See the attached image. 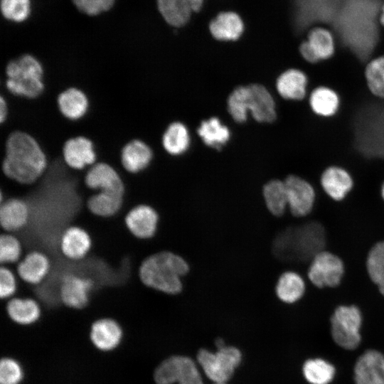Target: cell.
I'll use <instances>...</instances> for the list:
<instances>
[{
  "mask_svg": "<svg viewBox=\"0 0 384 384\" xmlns=\"http://www.w3.org/2000/svg\"><path fill=\"white\" fill-rule=\"evenodd\" d=\"M48 164L46 153L32 135L20 130L8 134L1 165L8 179L21 185H32L42 177Z\"/></svg>",
  "mask_w": 384,
  "mask_h": 384,
  "instance_id": "obj_1",
  "label": "cell"
},
{
  "mask_svg": "<svg viewBox=\"0 0 384 384\" xmlns=\"http://www.w3.org/2000/svg\"><path fill=\"white\" fill-rule=\"evenodd\" d=\"M189 271L188 262L170 251H160L144 258L139 268L140 282L155 291L176 294L181 292V277Z\"/></svg>",
  "mask_w": 384,
  "mask_h": 384,
  "instance_id": "obj_2",
  "label": "cell"
},
{
  "mask_svg": "<svg viewBox=\"0 0 384 384\" xmlns=\"http://www.w3.org/2000/svg\"><path fill=\"white\" fill-rule=\"evenodd\" d=\"M326 237L324 226L317 221L289 228L276 240V252L282 258L307 261L324 250Z\"/></svg>",
  "mask_w": 384,
  "mask_h": 384,
  "instance_id": "obj_3",
  "label": "cell"
},
{
  "mask_svg": "<svg viewBox=\"0 0 384 384\" xmlns=\"http://www.w3.org/2000/svg\"><path fill=\"white\" fill-rule=\"evenodd\" d=\"M5 74L6 88L14 97L36 99L45 90L43 66L32 54L11 58L6 65Z\"/></svg>",
  "mask_w": 384,
  "mask_h": 384,
  "instance_id": "obj_4",
  "label": "cell"
},
{
  "mask_svg": "<svg viewBox=\"0 0 384 384\" xmlns=\"http://www.w3.org/2000/svg\"><path fill=\"white\" fill-rule=\"evenodd\" d=\"M228 109L237 122H245L248 111L260 122H272L276 119L274 101L268 90L259 84L235 89L228 97Z\"/></svg>",
  "mask_w": 384,
  "mask_h": 384,
  "instance_id": "obj_5",
  "label": "cell"
},
{
  "mask_svg": "<svg viewBox=\"0 0 384 384\" xmlns=\"http://www.w3.org/2000/svg\"><path fill=\"white\" fill-rule=\"evenodd\" d=\"M65 270L59 272L58 293L60 300L66 307L80 310L85 308L90 303V295L96 286L95 281L90 277L69 267L67 260L64 261Z\"/></svg>",
  "mask_w": 384,
  "mask_h": 384,
  "instance_id": "obj_6",
  "label": "cell"
},
{
  "mask_svg": "<svg viewBox=\"0 0 384 384\" xmlns=\"http://www.w3.org/2000/svg\"><path fill=\"white\" fill-rule=\"evenodd\" d=\"M331 332L334 341L341 347L353 350L360 343L362 314L355 305H341L331 316Z\"/></svg>",
  "mask_w": 384,
  "mask_h": 384,
  "instance_id": "obj_7",
  "label": "cell"
},
{
  "mask_svg": "<svg viewBox=\"0 0 384 384\" xmlns=\"http://www.w3.org/2000/svg\"><path fill=\"white\" fill-rule=\"evenodd\" d=\"M241 358L240 351L232 346H225L215 353L201 349L197 355V360L206 376L214 383L228 381Z\"/></svg>",
  "mask_w": 384,
  "mask_h": 384,
  "instance_id": "obj_8",
  "label": "cell"
},
{
  "mask_svg": "<svg viewBox=\"0 0 384 384\" xmlns=\"http://www.w3.org/2000/svg\"><path fill=\"white\" fill-rule=\"evenodd\" d=\"M157 384H203L195 363L190 358L174 356L163 361L155 370Z\"/></svg>",
  "mask_w": 384,
  "mask_h": 384,
  "instance_id": "obj_9",
  "label": "cell"
},
{
  "mask_svg": "<svg viewBox=\"0 0 384 384\" xmlns=\"http://www.w3.org/2000/svg\"><path fill=\"white\" fill-rule=\"evenodd\" d=\"M344 271V264L338 256L323 250L311 260L307 275L318 288L336 287L341 284Z\"/></svg>",
  "mask_w": 384,
  "mask_h": 384,
  "instance_id": "obj_10",
  "label": "cell"
},
{
  "mask_svg": "<svg viewBox=\"0 0 384 384\" xmlns=\"http://www.w3.org/2000/svg\"><path fill=\"white\" fill-rule=\"evenodd\" d=\"M124 221L128 231L142 240L152 238L158 228L159 215L155 208L147 203H139L126 213Z\"/></svg>",
  "mask_w": 384,
  "mask_h": 384,
  "instance_id": "obj_11",
  "label": "cell"
},
{
  "mask_svg": "<svg viewBox=\"0 0 384 384\" xmlns=\"http://www.w3.org/2000/svg\"><path fill=\"white\" fill-rule=\"evenodd\" d=\"M84 183L87 188L96 192L105 191L124 196L125 185L119 171L105 162H96L86 171Z\"/></svg>",
  "mask_w": 384,
  "mask_h": 384,
  "instance_id": "obj_12",
  "label": "cell"
},
{
  "mask_svg": "<svg viewBox=\"0 0 384 384\" xmlns=\"http://www.w3.org/2000/svg\"><path fill=\"white\" fill-rule=\"evenodd\" d=\"M287 195L288 206L295 217H304L311 213L315 201V191L306 180L289 175L284 181Z\"/></svg>",
  "mask_w": 384,
  "mask_h": 384,
  "instance_id": "obj_13",
  "label": "cell"
},
{
  "mask_svg": "<svg viewBox=\"0 0 384 384\" xmlns=\"http://www.w3.org/2000/svg\"><path fill=\"white\" fill-rule=\"evenodd\" d=\"M92 247V239L84 228L70 225L62 233L59 240V249L63 257L68 260L78 262L84 260Z\"/></svg>",
  "mask_w": 384,
  "mask_h": 384,
  "instance_id": "obj_14",
  "label": "cell"
},
{
  "mask_svg": "<svg viewBox=\"0 0 384 384\" xmlns=\"http://www.w3.org/2000/svg\"><path fill=\"white\" fill-rule=\"evenodd\" d=\"M52 262L49 256L40 250H31L24 254L16 265V274L23 282L37 286L49 275Z\"/></svg>",
  "mask_w": 384,
  "mask_h": 384,
  "instance_id": "obj_15",
  "label": "cell"
},
{
  "mask_svg": "<svg viewBox=\"0 0 384 384\" xmlns=\"http://www.w3.org/2000/svg\"><path fill=\"white\" fill-rule=\"evenodd\" d=\"M62 154L64 163L78 171L92 166L97 159L93 142L84 136L75 137L64 142Z\"/></svg>",
  "mask_w": 384,
  "mask_h": 384,
  "instance_id": "obj_16",
  "label": "cell"
},
{
  "mask_svg": "<svg viewBox=\"0 0 384 384\" xmlns=\"http://www.w3.org/2000/svg\"><path fill=\"white\" fill-rule=\"evenodd\" d=\"M0 206V224L5 233H18L29 223L31 209L27 201L18 197H9Z\"/></svg>",
  "mask_w": 384,
  "mask_h": 384,
  "instance_id": "obj_17",
  "label": "cell"
},
{
  "mask_svg": "<svg viewBox=\"0 0 384 384\" xmlns=\"http://www.w3.org/2000/svg\"><path fill=\"white\" fill-rule=\"evenodd\" d=\"M356 384H384V356L378 351L368 350L354 366Z\"/></svg>",
  "mask_w": 384,
  "mask_h": 384,
  "instance_id": "obj_18",
  "label": "cell"
},
{
  "mask_svg": "<svg viewBox=\"0 0 384 384\" xmlns=\"http://www.w3.org/2000/svg\"><path fill=\"white\" fill-rule=\"evenodd\" d=\"M153 158L151 148L142 140L134 139L120 151V163L129 174H137L148 167Z\"/></svg>",
  "mask_w": 384,
  "mask_h": 384,
  "instance_id": "obj_19",
  "label": "cell"
},
{
  "mask_svg": "<svg viewBox=\"0 0 384 384\" xmlns=\"http://www.w3.org/2000/svg\"><path fill=\"white\" fill-rule=\"evenodd\" d=\"M203 0H156L158 10L171 26L179 27L189 19L192 12L201 8Z\"/></svg>",
  "mask_w": 384,
  "mask_h": 384,
  "instance_id": "obj_20",
  "label": "cell"
},
{
  "mask_svg": "<svg viewBox=\"0 0 384 384\" xmlns=\"http://www.w3.org/2000/svg\"><path fill=\"white\" fill-rule=\"evenodd\" d=\"M122 337L119 324L112 318H101L94 321L90 329L92 343L100 350L110 351L115 348Z\"/></svg>",
  "mask_w": 384,
  "mask_h": 384,
  "instance_id": "obj_21",
  "label": "cell"
},
{
  "mask_svg": "<svg viewBox=\"0 0 384 384\" xmlns=\"http://www.w3.org/2000/svg\"><path fill=\"white\" fill-rule=\"evenodd\" d=\"M57 105L60 113L65 119L76 121L87 114L89 109V100L82 90L73 87L58 95Z\"/></svg>",
  "mask_w": 384,
  "mask_h": 384,
  "instance_id": "obj_22",
  "label": "cell"
},
{
  "mask_svg": "<svg viewBox=\"0 0 384 384\" xmlns=\"http://www.w3.org/2000/svg\"><path fill=\"white\" fill-rule=\"evenodd\" d=\"M321 184L329 197L336 201H341L351 191L353 182L351 175L345 169L330 166L323 172Z\"/></svg>",
  "mask_w": 384,
  "mask_h": 384,
  "instance_id": "obj_23",
  "label": "cell"
},
{
  "mask_svg": "<svg viewBox=\"0 0 384 384\" xmlns=\"http://www.w3.org/2000/svg\"><path fill=\"white\" fill-rule=\"evenodd\" d=\"M9 317L20 325L36 322L41 314V304L34 298L16 297L9 299L6 305Z\"/></svg>",
  "mask_w": 384,
  "mask_h": 384,
  "instance_id": "obj_24",
  "label": "cell"
},
{
  "mask_svg": "<svg viewBox=\"0 0 384 384\" xmlns=\"http://www.w3.org/2000/svg\"><path fill=\"white\" fill-rule=\"evenodd\" d=\"M209 28L212 36L217 40L235 41L242 33L244 24L236 13L224 11L211 21Z\"/></svg>",
  "mask_w": 384,
  "mask_h": 384,
  "instance_id": "obj_25",
  "label": "cell"
},
{
  "mask_svg": "<svg viewBox=\"0 0 384 384\" xmlns=\"http://www.w3.org/2000/svg\"><path fill=\"white\" fill-rule=\"evenodd\" d=\"M124 195L98 191L86 201L87 210L95 216L111 218L118 214L124 205Z\"/></svg>",
  "mask_w": 384,
  "mask_h": 384,
  "instance_id": "obj_26",
  "label": "cell"
},
{
  "mask_svg": "<svg viewBox=\"0 0 384 384\" xmlns=\"http://www.w3.org/2000/svg\"><path fill=\"white\" fill-rule=\"evenodd\" d=\"M306 285L300 274L293 271L283 272L279 277L275 293L283 302L293 304L299 300L304 294Z\"/></svg>",
  "mask_w": 384,
  "mask_h": 384,
  "instance_id": "obj_27",
  "label": "cell"
},
{
  "mask_svg": "<svg viewBox=\"0 0 384 384\" xmlns=\"http://www.w3.org/2000/svg\"><path fill=\"white\" fill-rule=\"evenodd\" d=\"M307 79L300 70L290 69L279 75L277 89L280 95L288 100H302L306 95Z\"/></svg>",
  "mask_w": 384,
  "mask_h": 384,
  "instance_id": "obj_28",
  "label": "cell"
},
{
  "mask_svg": "<svg viewBox=\"0 0 384 384\" xmlns=\"http://www.w3.org/2000/svg\"><path fill=\"white\" fill-rule=\"evenodd\" d=\"M318 60L330 58L335 51V38L332 32L323 26L311 28L305 39Z\"/></svg>",
  "mask_w": 384,
  "mask_h": 384,
  "instance_id": "obj_29",
  "label": "cell"
},
{
  "mask_svg": "<svg viewBox=\"0 0 384 384\" xmlns=\"http://www.w3.org/2000/svg\"><path fill=\"white\" fill-rule=\"evenodd\" d=\"M262 193L270 213L276 217L283 215L288 206L284 182L278 179L271 180L264 186Z\"/></svg>",
  "mask_w": 384,
  "mask_h": 384,
  "instance_id": "obj_30",
  "label": "cell"
},
{
  "mask_svg": "<svg viewBox=\"0 0 384 384\" xmlns=\"http://www.w3.org/2000/svg\"><path fill=\"white\" fill-rule=\"evenodd\" d=\"M190 137L186 127L181 122H174L169 126L162 137L165 150L172 155H179L189 146Z\"/></svg>",
  "mask_w": 384,
  "mask_h": 384,
  "instance_id": "obj_31",
  "label": "cell"
},
{
  "mask_svg": "<svg viewBox=\"0 0 384 384\" xmlns=\"http://www.w3.org/2000/svg\"><path fill=\"white\" fill-rule=\"evenodd\" d=\"M198 134L206 145L215 149H220L230 138L228 128L216 117L202 122Z\"/></svg>",
  "mask_w": 384,
  "mask_h": 384,
  "instance_id": "obj_32",
  "label": "cell"
},
{
  "mask_svg": "<svg viewBox=\"0 0 384 384\" xmlns=\"http://www.w3.org/2000/svg\"><path fill=\"white\" fill-rule=\"evenodd\" d=\"M366 270L371 281L384 296V240L370 248L366 258Z\"/></svg>",
  "mask_w": 384,
  "mask_h": 384,
  "instance_id": "obj_33",
  "label": "cell"
},
{
  "mask_svg": "<svg viewBox=\"0 0 384 384\" xmlns=\"http://www.w3.org/2000/svg\"><path fill=\"white\" fill-rule=\"evenodd\" d=\"M310 105L313 111L323 117H330L336 113L338 107V97L330 88L319 87L310 96Z\"/></svg>",
  "mask_w": 384,
  "mask_h": 384,
  "instance_id": "obj_34",
  "label": "cell"
},
{
  "mask_svg": "<svg viewBox=\"0 0 384 384\" xmlns=\"http://www.w3.org/2000/svg\"><path fill=\"white\" fill-rule=\"evenodd\" d=\"M303 374L311 384H329L334 378L335 368L323 359H309L303 366Z\"/></svg>",
  "mask_w": 384,
  "mask_h": 384,
  "instance_id": "obj_35",
  "label": "cell"
},
{
  "mask_svg": "<svg viewBox=\"0 0 384 384\" xmlns=\"http://www.w3.org/2000/svg\"><path fill=\"white\" fill-rule=\"evenodd\" d=\"M23 256L21 240L13 233H4L0 235V262L8 266L18 263Z\"/></svg>",
  "mask_w": 384,
  "mask_h": 384,
  "instance_id": "obj_36",
  "label": "cell"
},
{
  "mask_svg": "<svg viewBox=\"0 0 384 384\" xmlns=\"http://www.w3.org/2000/svg\"><path fill=\"white\" fill-rule=\"evenodd\" d=\"M365 75L370 92L378 97L384 98V55L368 63Z\"/></svg>",
  "mask_w": 384,
  "mask_h": 384,
  "instance_id": "obj_37",
  "label": "cell"
},
{
  "mask_svg": "<svg viewBox=\"0 0 384 384\" xmlns=\"http://www.w3.org/2000/svg\"><path fill=\"white\" fill-rule=\"evenodd\" d=\"M1 13L7 21L22 23L29 17L31 11V0H1Z\"/></svg>",
  "mask_w": 384,
  "mask_h": 384,
  "instance_id": "obj_38",
  "label": "cell"
},
{
  "mask_svg": "<svg viewBox=\"0 0 384 384\" xmlns=\"http://www.w3.org/2000/svg\"><path fill=\"white\" fill-rule=\"evenodd\" d=\"M23 378L20 364L13 358H4L0 363L1 384H18Z\"/></svg>",
  "mask_w": 384,
  "mask_h": 384,
  "instance_id": "obj_39",
  "label": "cell"
},
{
  "mask_svg": "<svg viewBox=\"0 0 384 384\" xmlns=\"http://www.w3.org/2000/svg\"><path fill=\"white\" fill-rule=\"evenodd\" d=\"M72 1L79 11L94 16L110 10L115 0H72Z\"/></svg>",
  "mask_w": 384,
  "mask_h": 384,
  "instance_id": "obj_40",
  "label": "cell"
},
{
  "mask_svg": "<svg viewBox=\"0 0 384 384\" xmlns=\"http://www.w3.org/2000/svg\"><path fill=\"white\" fill-rule=\"evenodd\" d=\"M18 282L13 270L8 266L1 265L0 268V298H12L18 292Z\"/></svg>",
  "mask_w": 384,
  "mask_h": 384,
  "instance_id": "obj_41",
  "label": "cell"
},
{
  "mask_svg": "<svg viewBox=\"0 0 384 384\" xmlns=\"http://www.w3.org/2000/svg\"><path fill=\"white\" fill-rule=\"evenodd\" d=\"M9 108L6 99L1 95L0 98V122L4 124L9 116Z\"/></svg>",
  "mask_w": 384,
  "mask_h": 384,
  "instance_id": "obj_42",
  "label": "cell"
},
{
  "mask_svg": "<svg viewBox=\"0 0 384 384\" xmlns=\"http://www.w3.org/2000/svg\"><path fill=\"white\" fill-rule=\"evenodd\" d=\"M215 346H217L218 349H220L223 347H225V343H224V341H223V339L221 338H218L215 341Z\"/></svg>",
  "mask_w": 384,
  "mask_h": 384,
  "instance_id": "obj_43",
  "label": "cell"
},
{
  "mask_svg": "<svg viewBox=\"0 0 384 384\" xmlns=\"http://www.w3.org/2000/svg\"><path fill=\"white\" fill-rule=\"evenodd\" d=\"M379 21H380V23L381 24V26L384 27V4L383 5V6L381 8V12H380V14Z\"/></svg>",
  "mask_w": 384,
  "mask_h": 384,
  "instance_id": "obj_44",
  "label": "cell"
},
{
  "mask_svg": "<svg viewBox=\"0 0 384 384\" xmlns=\"http://www.w3.org/2000/svg\"><path fill=\"white\" fill-rule=\"evenodd\" d=\"M381 196H382V198L384 200V183H383V184L382 186V188H381Z\"/></svg>",
  "mask_w": 384,
  "mask_h": 384,
  "instance_id": "obj_45",
  "label": "cell"
},
{
  "mask_svg": "<svg viewBox=\"0 0 384 384\" xmlns=\"http://www.w3.org/2000/svg\"><path fill=\"white\" fill-rule=\"evenodd\" d=\"M214 384H226L225 383H215Z\"/></svg>",
  "mask_w": 384,
  "mask_h": 384,
  "instance_id": "obj_46",
  "label": "cell"
}]
</instances>
